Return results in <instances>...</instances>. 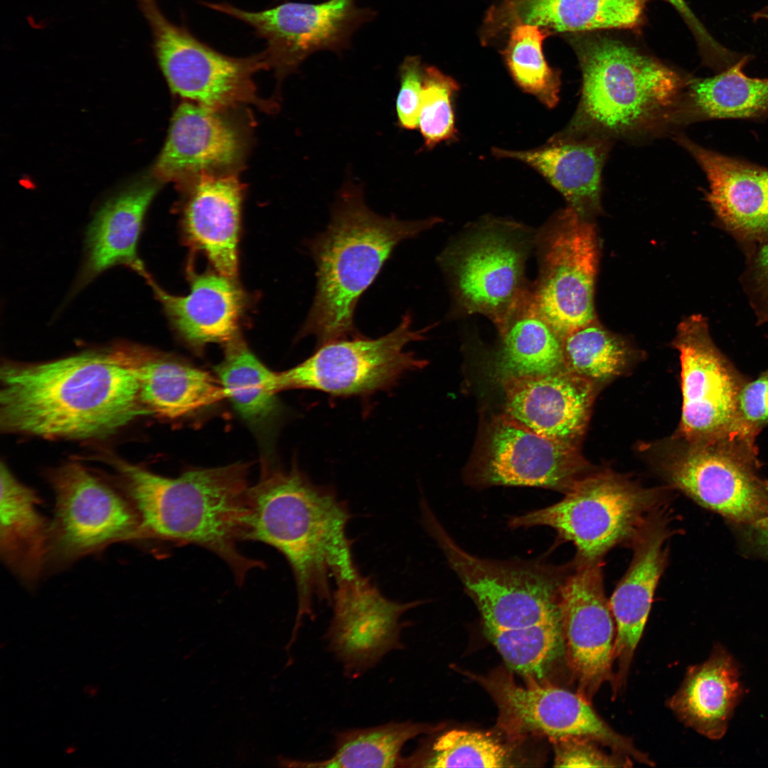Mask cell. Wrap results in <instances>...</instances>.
Returning a JSON list of instances; mask_svg holds the SVG:
<instances>
[{
	"label": "cell",
	"mask_w": 768,
	"mask_h": 768,
	"mask_svg": "<svg viewBox=\"0 0 768 768\" xmlns=\"http://www.w3.org/2000/svg\"><path fill=\"white\" fill-rule=\"evenodd\" d=\"M0 379V426L6 432L100 438L148 414L123 346L46 363L6 364Z\"/></svg>",
	"instance_id": "obj_1"
},
{
	"label": "cell",
	"mask_w": 768,
	"mask_h": 768,
	"mask_svg": "<svg viewBox=\"0 0 768 768\" xmlns=\"http://www.w3.org/2000/svg\"><path fill=\"white\" fill-rule=\"evenodd\" d=\"M351 513L330 488L297 469H266L250 486L242 540L271 545L287 559L297 590V613L289 641L316 602L332 603L331 583L359 573L347 535Z\"/></svg>",
	"instance_id": "obj_2"
},
{
	"label": "cell",
	"mask_w": 768,
	"mask_h": 768,
	"mask_svg": "<svg viewBox=\"0 0 768 768\" xmlns=\"http://www.w3.org/2000/svg\"><path fill=\"white\" fill-rule=\"evenodd\" d=\"M423 525L473 599L487 637L508 667L540 678L564 649L560 594L569 570L540 562L474 556L444 529L426 501Z\"/></svg>",
	"instance_id": "obj_3"
},
{
	"label": "cell",
	"mask_w": 768,
	"mask_h": 768,
	"mask_svg": "<svg viewBox=\"0 0 768 768\" xmlns=\"http://www.w3.org/2000/svg\"><path fill=\"white\" fill-rule=\"evenodd\" d=\"M112 465L137 513L144 540L203 547L229 566L239 585L250 570L263 567L238 546L250 486L248 466L195 469L166 477L120 459Z\"/></svg>",
	"instance_id": "obj_4"
},
{
	"label": "cell",
	"mask_w": 768,
	"mask_h": 768,
	"mask_svg": "<svg viewBox=\"0 0 768 768\" xmlns=\"http://www.w3.org/2000/svg\"><path fill=\"white\" fill-rule=\"evenodd\" d=\"M437 217L402 220L385 217L366 205L362 188L346 182L330 222L308 247L316 267V290L299 336L313 335L319 346L360 335L354 313L395 247L437 223Z\"/></svg>",
	"instance_id": "obj_5"
},
{
	"label": "cell",
	"mask_w": 768,
	"mask_h": 768,
	"mask_svg": "<svg viewBox=\"0 0 768 768\" xmlns=\"http://www.w3.org/2000/svg\"><path fill=\"white\" fill-rule=\"evenodd\" d=\"M579 57V105L569 124L554 137L634 138L682 124L688 80L673 70L609 39L587 43Z\"/></svg>",
	"instance_id": "obj_6"
},
{
	"label": "cell",
	"mask_w": 768,
	"mask_h": 768,
	"mask_svg": "<svg viewBox=\"0 0 768 768\" xmlns=\"http://www.w3.org/2000/svg\"><path fill=\"white\" fill-rule=\"evenodd\" d=\"M550 506L513 516L516 529L548 526L577 548L575 560L602 561L620 544L631 545L649 518L665 506L660 489L643 487L611 471H593Z\"/></svg>",
	"instance_id": "obj_7"
},
{
	"label": "cell",
	"mask_w": 768,
	"mask_h": 768,
	"mask_svg": "<svg viewBox=\"0 0 768 768\" xmlns=\"http://www.w3.org/2000/svg\"><path fill=\"white\" fill-rule=\"evenodd\" d=\"M656 466L669 485L699 505L754 526L768 516V481L758 449L737 437L688 441L674 436L658 449Z\"/></svg>",
	"instance_id": "obj_8"
},
{
	"label": "cell",
	"mask_w": 768,
	"mask_h": 768,
	"mask_svg": "<svg viewBox=\"0 0 768 768\" xmlns=\"http://www.w3.org/2000/svg\"><path fill=\"white\" fill-rule=\"evenodd\" d=\"M135 1L149 26L154 56L172 92L215 110L242 105L267 112L277 108L275 102L260 97L254 82L257 73L269 69L264 50L245 57L223 54L170 21L156 0Z\"/></svg>",
	"instance_id": "obj_9"
},
{
	"label": "cell",
	"mask_w": 768,
	"mask_h": 768,
	"mask_svg": "<svg viewBox=\"0 0 768 768\" xmlns=\"http://www.w3.org/2000/svg\"><path fill=\"white\" fill-rule=\"evenodd\" d=\"M592 472L578 445L539 434L503 412L480 427L464 479L479 489L531 486L565 494Z\"/></svg>",
	"instance_id": "obj_10"
},
{
	"label": "cell",
	"mask_w": 768,
	"mask_h": 768,
	"mask_svg": "<svg viewBox=\"0 0 768 768\" xmlns=\"http://www.w3.org/2000/svg\"><path fill=\"white\" fill-rule=\"evenodd\" d=\"M432 326L415 330L407 313L398 326L377 338L362 335L319 346L295 367L278 373L279 390L311 389L335 396L361 395L385 390L427 361L405 350L425 338Z\"/></svg>",
	"instance_id": "obj_11"
},
{
	"label": "cell",
	"mask_w": 768,
	"mask_h": 768,
	"mask_svg": "<svg viewBox=\"0 0 768 768\" xmlns=\"http://www.w3.org/2000/svg\"><path fill=\"white\" fill-rule=\"evenodd\" d=\"M201 4L251 27L265 41L268 67L279 82L315 52L346 49L354 32L375 14L370 9L358 7L356 0L285 1L261 11H247L227 2Z\"/></svg>",
	"instance_id": "obj_12"
},
{
	"label": "cell",
	"mask_w": 768,
	"mask_h": 768,
	"mask_svg": "<svg viewBox=\"0 0 768 768\" xmlns=\"http://www.w3.org/2000/svg\"><path fill=\"white\" fill-rule=\"evenodd\" d=\"M48 478L55 496L50 559L68 562L116 542L144 540L127 496L81 464H64Z\"/></svg>",
	"instance_id": "obj_13"
},
{
	"label": "cell",
	"mask_w": 768,
	"mask_h": 768,
	"mask_svg": "<svg viewBox=\"0 0 768 768\" xmlns=\"http://www.w3.org/2000/svg\"><path fill=\"white\" fill-rule=\"evenodd\" d=\"M541 245V268L533 298L562 338L595 320L597 235L591 220L567 207L549 224Z\"/></svg>",
	"instance_id": "obj_14"
},
{
	"label": "cell",
	"mask_w": 768,
	"mask_h": 768,
	"mask_svg": "<svg viewBox=\"0 0 768 768\" xmlns=\"http://www.w3.org/2000/svg\"><path fill=\"white\" fill-rule=\"evenodd\" d=\"M682 408L675 436L688 441L736 437L737 400L747 379L715 345L708 319L692 314L678 325Z\"/></svg>",
	"instance_id": "obj_15"
},
{
	"label": "cell",
	"mask_w": 768,
	"mask_h": 768,
	"mask_svg": "<svg viewBox=\"0 0 768 768\" xmlns=\"http://www.w3.org/2000/svg\"><path fill=\"white\" fill-rule=\"evenodd\" d=\"M499 708L501 724L513 735L535 734L553 742L585 737L608 747L612 752L649 766L654 762L628 738L614 731L580 693L531 681L517 685L503 676L484 681Z\"/></svg>",
	"instance_id": "obj_16"
},
{
	"label": "cell",
	"mask_w": 768,
	"mask_h": 768,
	"mask_svg": "<svg viewBox=\"0 0 768 768\" xmlns=\"http://www.w3.org/2000/svg\"><path fill=\"white\" fill-rule=\"evenodd\" d=\"M506 226L492 223L474 232L447 262L461 306L488 317L498 332L530 291L523 277L526 241Z\"/></svg>",
	"instance_id": "obj_17"
},
{
	"label": "cell",
	"mask_w": 768,
	"mask_h": 768,
	"mask_svg": "<svg viewBox=\"0 0 768 768\" xmlns=\"http://www.w3.org/2000/svg\"><path fill=\"white\" fill-rule=\"evenodd\" d=\"M602 562L575 560L561 587L560 610L564 647L578 686L590 700L612 682L614 619L604 589Z\"/></svg>",
	"instance_id": "obj_18"
},
{
	"label": "cell",
	"mask_w": 768,
	"mask_h": 768,
	"mask_svg": "<svg viewBox=\"0 0 768 768\" xmlns=\"http://www.w3.org/2000/svg\"><path fill=\"white\" fill-rule=\"evenodd\" d=\"M420 603L389 599L369 577L360 572L337 582L332 597L333 617L326 639L346 673L358 676L390 651L402 648L400 619Z\"/></svg>",
	"instance_id": "obj_19"
},
{
	"label": "cell",
	"mask_w": 768,
	"mask_h": 768,
	"mask_svg": "<svg viewBox=\"0 0 768 768\" xmlns=\"http://www.w3.org/2000/svg\"><path fill=\"white\" fill-rule=\"evenodd\" d=\"M225 111L181 103L154 166V178L180 185L203 174H235L245 159L247 139Z\"/></svg>",
	"instance_id": "obj_20"
},
{
	"label": "cell",
	"mask_w": 768,
	"mask_h": 768,
	"mask_svg": "<svg viewBox=\"0 0 768 768\" xmlns=\"http://www.w3.org/2000/svg\"><path fill=\"white\" fill-rule=\"evenodd\" d=\"M705 174V200L719 225L746 251L768 236V168L676 137Z\"/></svg>",
	"instance_id": "obj_21"
},
{
	"label": "cell",
	"mask_w": 768,
	"mask_h": 768,
	"mask_svg": "<svg viewBox=\"0 0 768 768\" xmlns=\"http://www.w3.org/2000/svg\"><path fill=\"white\" fill-rule=\"evenodd\" d=\"M665 507L653 514L631 543L634 555L609 599L616 635L614 693L625 682L634 651L644 631L658 582L666 568L671 535Z\"/></svg>",
	"instance_id": "obj_22"
},
{
	"label": "cell",
	"mask_w": 768,
	"mask_h": 768,
	"mask_svg": "<svg viewBox=\"0 0 768 768\" xmlns=\"http://www.w3.org/2000/svg\"><path fill=\"white\" fill-rule=\"evenodd\" d=\"M504 412L533 432L578 445L597 385L566 370L501 380Z\"/></svg>",
	"instance_id": "obj_23"
},
{
	"label": "cell",
	"mask_w": 768,
	"mask_h": 768,
	"mask_svg": "<svg viewBox=\"0 0 768 768\" xmlns=\"http://www.w3.org/2000/svg\"><path fill=\"white\" fill-rule=\"evenodd\" d=\"M184 197L181 226L188 244L215 270L235 278L243 186L235 174H203L179 185Z\"/></svg>",
	"instance_id": "obj_24"
},
{
	"label": "cell",
	"mask_w": 768,
	"mask_h": 768,
	"mask_svg": "<svg viewBox=\"0 0 768 768\" xmlns=\"http://www.w3.org/2000/svg\"><path fill=\"white\" fill-rule=\"evenodd\" d=\"M611 142L609 138L596 135L552 137L539 148L523 151L494 148L492 154L533 168L564 196L567 207L591 220L600 211L602 171Z\"/></svg>",
	"instance_id": "obj_25"
},
{
	"label": "cell",
	"mask_w": 768,
	"mask_h": 768,
	"mask_svg": "<svg viewBox=\"0 0 768 768\" xmlns=\"http://www.w3.org/2000/svg\"><path fill=\"white\" fill-rule=\"evenodd\" d=\"M146 279L178 334L189 344H225L238 336L246 296L231 278L220 273L193 275L188 294L176 296Z\"/></svg>",
	"instance_id": "obj_26"
},
{
	"label": "cell",
	"mask_w": 768,
	"mask_h": 768,
	"mask_svg": "<svg viewBox=\"0 0 768 768\" xmlns=\"http://www.w3.org/2000/svg\"><path fill=\"white\" fill-rule=\"evenodd\" d=\"M159 183L149 179L137 182L109 199L97 211L87 230L85 260L77 289L118 265L129 266L145 276L146 272L137 256V245Z\"/></svg>",
	"instance_id": "obj_27"
},
{
	"label": "cell",
	"mask_w": 768,
	"mask_h": 768,
	"mask_svg": "<svg viewBox=\"0 0 768 768\" xmlns=\"http://www.w3.org/2000/svg\"><path fill=\"white\" fill-rule=\"evenodd\" d=\"M124 347L149 415L177 419L225 398L218 379L209 373L145 348Z\"/></svg>",
	"instance_id": "obj_28"
},
{
	"label": "cell",
	"mask_w": 768,
	"mask_h": 768,
	"mask_svg": "<svg viewBox=\"0 0 768 768\" xmlns=\"http://www.w3.org/2000/svg\"><path fill=\"white\" fill-rule=\"evenodd\" d=\"M742 695L738 666L718 644L705 661L688 668L668 705L685 725L709 739L720 740Z\"/></svg>",
	"instance_id": "obj_29"
},
{
	"label": "cell",
	"mask_w": 768,
	"mask_h": 768,
	"mask_svg": "<svg viewBox=\"0 0 768 768\" xmlns=\"http://www.w3.org/2000/svg\"><path fill=\"white\" fill-rule=\"evenodd\" d=\"M0 552L27 582L37 580L50 555V526L38 511L40 498L1 464Z\"/></svg>",
	"instance_id": "obj_30"
},
{
	"label": "cell",
	"mask_w": 768,
	"mask_h": 768,
	"mask_svg": "<svg viewBox=\"0 0 768 768\" xmlns=\"http://www.w3.org/2000/svg\"><path fill=\"white\" fill-rule=\"evenodd\" d=\"M751 55L715 75L688 80L682 122L713 119H762L768 117V78L744 72Z\"/></svg>",
	"instance_id": "obj_31"
},
{
	"label": "cell",
	"mask_w": 768,
	"mask_h": 768,
	"mask_svg": "<svg viewBox=\"0 0 768 768\" xmlns=\"http://www.w3.org/2000/svg\"><path fill=\"white\" fill-rule=\"evenodd\" d=\"M495 363L501 380L549 374L565 369L562 338L538 309L529 291L499 331Z\"/></svg>",
	"instance_id": "obj_32"
},
{
	"label": "cell",
	"mask_w": 768,
	"mask_h": 768,
	"mask_svg": "<svg viewBox=\"0 0 768 768\" xmlns=\"http://www.w3.org/2000/svg\"><path fill=\"white\" fill-rule=\"evenodd\" d=\"M435 729L410 721L349 729L336 735L334 752L329 758L313 762L282 758L279 762L287 767H400L405 744Z\"/></svg>",
	"instance_id": "obj_33"
},
{
	"label": "cell",
	"mask_w": 768,
	"mask_h": 768,
	"mask_svg": "<svg viewBox=\"0 0 768 768\" xmlns=\"http://www.w3.org/2000/svg\"><path fill=\"white\" fill-rule=\"evenodd\" d=\"M648 0H526L516 20L557 31L637 26Z\"/></svg>",
	"instance_id": "obj_34"
},
{
	"label": "cell",
	"mask_w": 768,
	"mask_h": 768,
	"mask_svg": "<svg viewBox=\"0 0 768 768\" xmlns=\"http://www.w3.org/2000/svg\"><path fill=\"white\" fill-rule=\"evenodd\" d=\"M215 370L225 398L244 419L261 422L273 413L280 391L278 373L261 362L239 336L225 343Z\"/></svg>",
	"instance_id": "obj_35"
},
{
	"label": "cell",
	"mask_w": 768,
	"mask_h": 768,
	"mask_svg": "<svg viewBox=\"0 0 768 768\" xmlns=\"http://www.w3.org/2000/svg\"><path fill=\"white\" fill-rule=\"evenodd\" d=\"M565 369L597 385L620 375L631 350L596 319L562 338Z\"/></svg>",
	"instance_id": "obj_36"
},
{
	"label": "cell",
	"mask_w": 768,
	"mask_h": 768,
	"mask_svg": "<svg viewBox=\"0 0 768 768\" xmlns=\"http://www.w3.org/2000/svg\"><path fill=\"white\" fill-rule=\"evenodd\" d=\"M504 51L507 67L516 84L548 108L559 101L558 73L546 62L542 49L546 33L540 26L517 20Z\"/></svg>",
	"instance_id": "obj_37"
},
{
	"label": "cell",
	"mask_w": 768,
	"mask_h": 768,
	"mask_svg": "<svg viewBox=\"0 0 768 768\" xmlns=\"http://www.w3.org/2000/svg\"><path fill=\"white\" fill-rule=\"evenodd\" d=\"M507 759L506 750L489 735L452 730L439 737L427 754L402 757L400 767H502Z\"/></svg>",
	"instance_id": "obj_38"
},
{
	"label": "cell",
	"mask_w": 768,
	"mask_h": 768,
	"mask_svg": "<svg viewBox=\"0 0 768 768\" xmlns=\"http://www.w3.org/2000/svg\"><path fill=\"white\" fill-rule=\"evenodd\" d=\"M459 90L449 76L433 66L424 67L418 127L425 149L456 137L453 97Z\"/></svg>",
	"instance_id": "obj_39"
},
{
	"label": "cell",
	"mask_w": 768,
	"mask_h": 768,
	"mask_svg": "<svg viewBox=\"0 0 768 768\" xmlns=\"http://www.w3.org/2000/svg\"><path fill=\"white\" fill-rule=\"evenodd\" d=\"M768 425V370L755 379L747 380L738 394L735 432L739 437L756 444V439Z\"/></svg>",
	"instance_id": "obj_40"
},
{
	"label": "cell",
	"mask_w": 768,
	"mask_h": 768,
	"mask_svg": "<svg viewBox=\"0 0 768 768\" xmlns=\"http://www.w3.org/2000/svg\"><path fill=\"white\" fill-rule=\"evenodd\" d=\"M740 282L757 324L768 322V236L746 251Z\"/></svg>",
	"instance_id": "obj_41"
},
{
	"label": "cell",
	"mask_w": 768,
	"mask_h": 768,
	"mask_svg": "<svg viewBox=\"0 0 768 768\" xmlns=\"http://www.w3.org/2000/svg\"><path fill=\"white\" fill-rule=\"evenodd\" d=\"M555 766L564 767H626L631 757L613 752L607 754L597 742L585 737H570L553 742Z\"/></svg>",
	"instance_id": "obj_42"
},
{
	"label": "cell",
	"mask_w": 768,
	"mask_h": 768,
	"mask_svg": "<svg viewBox=\"0 0 768 768\" xmlns=\"http://www.w3.org/2000/svg\"><path fill=\"white\" fill-rule=\"evenodd\" d=\"M424 67L417 56L406 57L399 67L395 112L398 125L402 129L418 127Z\"/></svg>",
	"instance_id": "obj_43"
},
{
	"label": "cell",
	"mask_w": 768,
	"mask_h": 768,
	"mask_svg": "<svg viewBox=\"0 0 768 768\" xmlns=\"http://www.w3.org/2000/svg\"><path fill=\"white\" fill-rule=\"evenodd\" d=\"M685 18L695 34L703 52L708 53L716 50L719 43L716 41L697 19L684 0H667Z\"/></svg>",
	"instance_id": "obj_44"
},
{
	"label": "cell",
	"mask_w": 768,
	"mask_h": 768,
	"mask_svg": "<svg viewBox=\"0 0 768 768\" xmlns=\"http://www.w3.org/2000/svg\"><path fill=\"white\" fill-rule=\"evenodd\" d=\"M526 1L506 0L496 11L492 12V16L499 23L506 25L508 21L515 17L517 11Z\"/></svg>",
	"instance_id": "obj_45"
},
{
	"label": "cell",
	"mask_w": 768,
	"mask_h": 768,
	"mask_svg": "<svg viewBox=\"0 0 768 768\" xmlns=\"http://www.w3.org/2000/svg\"><path fill=\"white\" fill-rule=\"evenodd\" d=\"M754 527L757 529L761 540L768 548V516L761 520Z\"/></svg>",
	"instance_id": "obj_46"
},
{
	"label": "cell",
	"mask_w": 768,
	"mask_h": 768,
	"mask_svg": "<svg viewBox=\"0 0 768 768\" xmlns=\"http://www.w3.org/2000/svg\"><path fill=\"white\" fill-rule=\"evenodd\" d=\"M752 18L754 21L759 20L768 21V5L754 12L752 15Z\"/></svg>",
	"instance_id": "obj_47"
}]
</instances>
